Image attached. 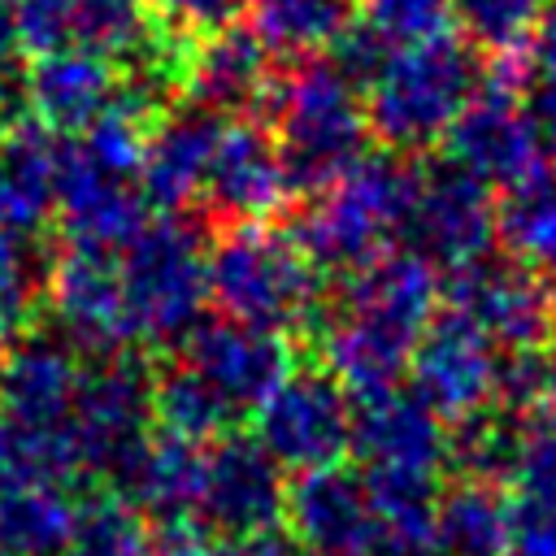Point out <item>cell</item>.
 I'll return each instance as SVG.
<instances>
[{"label": "cell", "mask_w": 556, "mask_h": 556, "mask_svg": "<svg viewBox=\"0 0 556 556\" xmlns=\"http://www.w3.org/2000/svg\"><path fill=\"white\" fill-rule=\"evenodd\" d=\"M287 195L291 174L278 156V143L256 122H226L204 182V200L217 213L239 217V226H261L269 213L282 208Z\"/></svg>", "instance_id": "22"}, {"label": "cell", "mask_w": 556, "mask_h": 556, "mask_svg": "<svg viewBox=\"0 0 556 556\" xmlns=\"http://www.w3.org/2000/svg\"><path fill=\"white\" fill-rule=\"evenodd\" d=\"M17 35L39 56L78 48L117 61L148 43V13L143 0H17Z\"/></svg>", "instance_id": "20"}, {"label": "cell", "mask_w": 556, "mask_h": 556, "mask_svg": "<svg viewBox=\"0 0 556 556\" xmlns=\"http://www.w3.org/2000/svg\"><path fill=\"white\" fill-rule=\"evenodd\" d=\"M174 365H182L235 417L256 413L274 395V387L291 374V356H287L282 334L239 326L230 317L200 321L182 339Z\"/></svg>", "instance_id": "13"}, {"label": "cell", "mask_w": 556, "mask_h": 556, "mask_svg": "<svg viewBox=\"0 0 556 556\" xmlns=\"http://www.w3.org/2000/svg\"><path fill=\"white\" fill-rule=\"evenodd\" d=\"M500 235L517 265L534 269L539 278H556V178L508 191L500 208Z\"/></svg>", "instance_id": "29"}, {"label": "cell", "mask_w": 556, "mask_h": 556, "mask_svg": "<svg viewBox=\"0 0 556 556\" xmlns=\"http://www.w3.org/2000/svg\"><path fill=\"white\" fill-rule=\"evenodd\" d=\"M434 269L413 252H391L356 269L321 330L326 374H334L356 395L395 387L426 326L434 321Z\"/></svg>", "instance_id": "2"}, {"label": "cell", "mask_w": 556, "mask_h": 556, "mask_svg": "<svg viewBox=\"0 0 556 556\" xmlns=\"http://www.w3.org/2000/svg\"><path fill=\"white\" fill-rule=\"evenodd\" d=\"M348 30V0H252L248 35L278 56H313Z\"/></svg>", "instance_id": "28"}, {"label": "cell", "mask_w": 556, "mask_h": 556, "mask_svg": "<svg viewBox=\"0 0 556 556\" xmlns=\"http://www.w3.org/2000/svg\"><path fill=\"white\" fill-rule=\"evenodd\" d=\"M508 517L513 500H504L491 482H456L439 495L434 508V547L443 556H508Z\"/></svg>", "instance_id": "27"}, {"label": "cell", "mask_w": 556, "mask_h": 556, "mask_svg": "<svg viewBox=\"0 0 556 556\" xmlns=\"http://www.w3.org/2000/svg\"><path fill=\"white\" fill-rule=\"evenodd\" d=\"M143 539H148V530L139 526V513L122 495H83L78 500L70 552H78V556H139Z\"/></svg>", "instance_id": "30"}, {"label": "cell", "mask_w": 556, "mask_h": 556, "mask_svg": "<svg viewBox=\"0 0 556 556\" xmlns=\"http://www.w3.org/2000/svg\"><path fill=\"white\" fill-rule=\"evenodd\" d=\"M543 365H547V378H543V408L556 417V356L543 361Z\"/></svg>", "instance_id": "42"}, {"label": "cell", "mask_w": 556, "mask_h": 556, "mask_svg": "<svg viewBox=\"0 0 556 556\" xmlns=\"http://www.w3.org/2000/svg\"><path fill=\"white\" fill-rule=\"evenodd\" d=\"M17 48H22V35H17V0H0V74H9V61H13Z\"/></svg>", "instance_id": "41"}, {"label": "cell", "mask_w": 556, "mask_h": 556, "mask_svg": "<svg viewBox=\"0 0 556 556\" xmlns=\"http://www.w3.org/2000/svg\"><path fill=\"white\" fill-rule=\"evenodd\" d=\"M52 317L74 348L122 356L143 343H178L208 304V252L178 217H148L109 252H70L48 282Z\"/></svg>", "instance_id": "1"}, {"label": "cell", "mask_w": 556, "mask_h": 556, "mask_svg": "<svg viewBox=\"0 0 556 556\" xmlns=\"http://www.w3.org/2000/svg\"><path fill=\"white\" fill-rule=\"evenodd\" d=\"M22 96L43 130H61L70 139L113 113H135L126 104V83L117 65L96 52H78V48L35 56V65L26 70Z\"/></svg>", "instance_id": "17"}, {"label": "cell", "mask_w": 556, "mask_h": 556, "mask_svg": "<svg viewBox=\"0 0 556 556\" xmlns=\"http://www.w3.org/2000/svg\"><path fill=\"white\" fill-rule=\"evenodd\" d=\"M282 521L291 526V539L313 556H369L382 547L365 478L343 465L300 473L287 486Z\"/></svg>", "instance_id": "18"}, {"label": "cell", "mask_w": 556, "mask_h": 556, "mask_svg": "<svg viewBox=\"0 0 556 556\" xmlns=\"http://www.w3.org/2000/svg\"><path fill=\"white\" fill-rule=\"evenodd\" d=\"M500 230V217L486 200V187L473 182L456 165L421 169L408 187V213H404V239L417 261L447 265V269H473L486 261V248Z\"/></svg>", "instance_id": "10"}, {"label": "cell", "mask_w": 556, "mask_h": 556, "mask_svg": "<svg viewBox=\"0 0 556 556\" xmlns=\"http://www.w3.org/2000/svg\"><path fill=\"white\" fill-rule=\"evenodd\" d=\"M282 513H287L282 465L256 439L230 434L204 452L195 521L208 534H222L226 543L252 539V534H274Z\"/></svg>", "instance_id": "14"}, {"label": "cell", "mask_w": 556, "mask_h": 556, "mask_svg": "<svg viewBox=\"0 0 556 556\" xmlns=\"http://www.w3.org/2000/svg\"><path fill=\"white\" fill-rule=\"evenodd\" d=\"M478 91V61L452 35L374 48L361 87L369 130L391 148H430L447 139Z\"/></svg>", "instance_id": "3"}, {"label": "cell", "mask_w": 556, "mask_h": 556, "mask_svg": "<svg viewBox=\"0 0 556 556\" xmlns=\"http://www.w3.org/2000/svg\"><path fill=\"white\" fill-rule=\"evenodd\" d=\"M217 547L222 543H213V534L195 517H174L148 530L139 556H217Z\"/></svg>", "instance_id": "37"}, {"label": "cell", "mask_w": 556, "mask_h": 556, "mask_svg": "<svg viewBox=\"0 0 556 556\" xmlns=\"http://www.w3.org/2000/svg\"><path fill=\"white\" fill-rule=\"evenodd\" d=\"M256 443L282 469H334L352 443L348 387L326 369H291L256 408Z\"/></svg>", "instance_id": "9"}, {"label": "cell", "mask_w": 556, "mask_h": 556, "mask_svg": "<svg viewBox=\"0 0 556 556\" xmlns=\"http://www.w3.org/2000/svg\"><path fill=\"white\" fill-rule=\"evenodd\" d=\"M456 0H365V26L374 48H400L447 35Z\"/></svg>", "instance_id": "33"}, {"label": "cell", "mask_w": 556, "mask_h": 556, "mask_svg": "<svg viewBox=\"0 0 556 556\" xmlns=\"http://www.w3.org/2000/svg\"><path fill=\"white\" fill-rule=\"evenodd\" d=\"M208 300L239 326L282 334L313 321L321 278L300 239L274 226H235L208 252Z\"/></svg>", "instance_id": "6"}, {"label": "cell", "mask_w": 556, "mask_h": 556, "mask_svg": "<svg viewBox=\"0 0 556 556\" xmlns=\"http://www.w3.org/2000/svg\"><path fill=\"white\" fill-rule=\"evenodd\" d=\"M222 130L226 122L204 104H182L165 113L143 139V161H139L143 200L156 208H187L191 200H200Z\"/></svg>", "instance_id": "21"}, {"label": "cell", "mask_w": 556, "mask_h": 556, "mask_svg": "<svg viewBox=\"0 0 556 556\" xmlns=\"http://www.w3.org/2000/svg\"><path fill=\"white\" fill-rule=\"evenodd\" d=\"M152 387L156 378H148V369L135 356H109L83 369L70 417L78 465L117 473L152 439Z\"/></svg>", "instance_id": "11"}, {"label": "cell", "mask_w": 556, "mask_h": 556, "mask_svg": "<svg viewBox=\"0 0 556 556\" xmlns=\"http://www.w3.org/2000/svg\"><path fill=\"white\" fill-rule=\"evenodd\" d=\"M369 113L343 65L304 61L274 91V143L291 187H330L365 161Z\"/></svg>", "instance_id": "5"}, {"label": "cell", "mask_w": 556, "mask_h": 556, "mask_svg": "<svg viewBox=\"0 0 556 556\" xmlns=\"http://www.w3.org/2000/svg\"><path fill=\"white\" fill-rule=\"evenodd\" d=\"M513 482L521 486V500L556 504V417L547 408H539L534 417L521 421Z\"/></svg>", "instance_id": "34"}, {"label": "cell", "mask_w": 556, "mask_h": 556, "mask_svg": "<svg viewBox=\"0 0 556 556\" xmlns=\"http://www.w3.org/2000/svg\"><path fill=\"white\" fill-rule=\"evenodd\" d=\"M530 56H534V70L543 74V87H556V0H547V9L539 17V30L530 39Z\"/></svg>", "instance_id": "39"}, {"label": "cell", "mask_w": 556, "mask_h": 556, "mask_svg": "<svg viewBox=\"0 0 556 556\" xmlns=\"http://www.w3.org/2000/svg\"><path fill=\"white\" fill-rule=\"evenodd\" d=\"M39 295V261L26 235L0 230V356L22 339Z\"/></svg>", "instance_id": "32"}, {"label": "cell", "mask_w": 556, "mask_h": 556, "mask_svg": "<svg viewBox=\"0 0 556 556\" xmlns=\"http://www.w3.org/2000/svg\"><path fill=\"white\" fill-rule=\"evenodd\" d=\"M547 0H456V17L465 35L486 52H517L530 48Z\"/></svg>", "instance_id": "31"}, {"label": "cell", "mask_w": 556, "mask_h": 556, "mask_svg": "<svg viewBox=\"0 0 556 556\" xmlns=\"http://www.w3.org/2000/svg\"><path fill=\"white\" fill-rule=\"evenodd\" d=\"M447 152H452V165L482 187L521 191L530 182L556 178L534 135L530 100L513 87H482L473 104L460 113V122L452 126Z\"/></svg>", "instance_id": "12"}, {"label": "cell", "mask_w": 556, "mask_h": 556, "mask_svg": "<svg viewBox=\"0 0 556 556\" xmlns=\"http://www.w3.org/2000/svg\"><path fill=\"white\" fill-rule=\"evenodd\" d=\"M61 556H78V552H61Z\"/></svg>", "instance_id": "44"}, {"label": "cell", "mask_w": 556, "mask_h": 556, "mask_svg": "<svg viewBox=\"0 0 556 556\" xmlns=\"http://www.w3.org/2000/svg\"><path fill=\"white\" fill-rule=\"evenodd\" d=\"M169 26L191 30V35H213L226 30L252 0H148Z\"/></svg>", "instance_id": "36"}, {"label": "cell", "mask_w": 556, "mask_h": 556, "mask_svg": "<svg viewBox=\"0 0 556 556\" xmlns=\"http://www.w3.org/2000/svg\"><path fill=\"white\" fill-rule=\"evenodd\" d=\"M135 113H113L56 148V222L70 252H109L148 222Z\"/></svg>", "instance_id": "4"}, {"label": "cell", "mask_w": 556, "mask_h": 556, "mask_svg": "<svg viewBox=\"0 0 556 556\" xmlns=\"http://www.w3.org/2000/svg\"><path fill=\"white\" fill-rule=\"evenodd\" d=\"M217 556H295V543H287L282 534H252V539L222 543Z\"/></svg>", "instance_id": "40"}, {"label": "cell", "mask_w": 556, "mask_h": 556, "mask_svg": "<svg viewBox=\"0 0 556 556\" xmlns=\"http://www.w3.org/2000/svg\"><path fill=\"white\" fill-rule=\"evenodd\" d=\"M56 204V148L43 130H13L0 139V230L35 235Z\"/></svg>", "instance_id": "26"}, {"label": "cell", "mask_w": 556, "mask_h": 556, "mask_svg": "<svg viewBox=\"0 0 556 556\" xmlns=\"http://www.w3.org/2000/svg\"><path fill=\"white\" fill-rule=\"evenodd\" d=\"M365 473H434L452 456L443 421L400 387L365 391L352 400V443Z\"/></svg>", "instance_id": "16"}, {"label": "cell", "mask_w": 556, "mask_h": 556, "mask_svg": "<svg viewBox=\"0 0 556 556\" xmlns=\"http://www.w3.org/2000/svg\"><path fill=\"white\" fill-rule=\"evenodd\" d=\"M508 556H556V504L513 500Z\"/></svg>", "instance_id": "35"}, {"label": "cell", "mask_w": 556, "mask_h": 556, "mask_svg": "<svg viewBox=\"0 0 556 556\" xmlns=\"http://www.w3.org/2000/svg\"><path fill=\"white\" fill-rule=\"evenodd\" d=\"M447 308L469 317L504 356H530L556 321L547 278L517 261H482L473 269H460Z\"/></svg>", "instance_id": "15"}, {"label": "cell", "mask_w": 556, "mask_h": 556, "mask_svg": "<svg viewBox=\"0 0 556 556\" xmlns=\"http://www.w3.org/2000/svg\"><path fill=\"white\" fill-rule=\"evenodd\" d=\"M117 491L135 513H148L156 521L191 517L200 500V478H204V452L200 443L174 439V434H152L117 473Z\"/></svg>", "instance_id": "23"}, {"label": "cell", "mask_w": 556, "mask_h": 556, "mask_svg": "<svg viewBox=\"0 0 556 556\" xmlns=\"http://www.w3.org/2000/svg\"><path fill=\"white\" fill-rule=\"evenodd\" d=\"M413 174L395 161L365 156L343 178L317 191L313 208L304 213L300 248L313 265L330 269H365L391 256V243L404 235Z\"/></svg>", "instance_id": "7"}, {"label": "cell", "mask_w": 556, "mask_h": 556, "mask_svg": "<svg viewBox=\"0 0 556 556\" xmlns=\"http://www.w3.org/2000/svg\"><path fill=\"white\" fill-rule=\"evenodd\" d=\"M413 395L452 426H465L482 413H491V404L504 395V374H508V356L456 308L434 313V321L426 326L413 361Z\"/></svg>", "instance_id": "8"}, {"label": "cell", "mask_w": 556, "mask_h": 556, "mask_svg": "<svg viewBox=\"0 0 556 556\" xmlns=\"http://www.w3.org/2000/svg\"><path fill=\"white\" fill-rule=\"evenodd\" d=\"M78 495L65 482H0V547L13 556H61L74 543Z\"/></svg>", "instance_id": "25"}, {"label": "cell", "mask_w": 556, "mask_h": 556, "mask_svg": "<svg viewBox=\"0 0 556 556\" xmlns=\"http://www.w3.org/2000/svg\"><path fill=\"white\" fill-rule=\"evenodd\" d=\"M526 100H530V117H534V135L543 143V156L556 174V87H539Z\"/></svg>", "instance_id": "38"}, {"label": "cell", "mask_w": 556, "mask_h": 556, "mask_svg": "<svg viewBox=\"0 0 556 556\" xmlns=\"http://www.w3.org/2000/svg\"><path fill=\"white\" fill-rule=\"evenodd\" d=\"M0 556H13V552H4V547H0Z\"/></svg>", "instance_id": "43"}, {"label": "cell", "mask_w": 556, "mask_h": 556, "mask_svg": "<svg viewBox=\"0 0 556 556\" xmlns=\"http://www.w3.org/2000/svg\"><path fill=\"white\" fill-rule=\"evenodd\" d=\"M195 104L208 113H239L269 96V52L239 26L213 30L187 61Z\"/></svg>", "instance_id": "24"}, {"label": "cell", "mask_w": 556, "mask_h": 556, "mask_svg": "<svg viewBox=\"0 0 556 556\" xmlns=\"http://www.w3.org/2000/svg\"><path fill=\"white\" fill-rule=\"evenodd\" d=\"M78 356L56 339H17L0 356V421L26 434H70Z\"/></svg>", "instance_id": "19"}]
</instances>
